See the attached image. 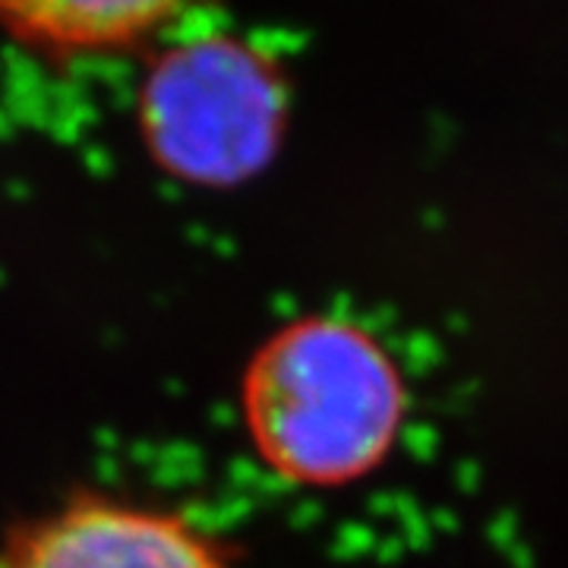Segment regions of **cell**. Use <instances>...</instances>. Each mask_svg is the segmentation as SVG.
Instances as JSON below:
<instances>
[{"mask_svg": "<svg viewBox=\"0 0 568 568\" xmlns=\"http://www.w3.org/2000/svg\"><path fill=\"white\" fill-rule=\"evenodd\" d=\"M244 420L265 467L306 487H338L379 465L405 417L388 354L342 320H301L265 342L244 373Z\"/></svg>", "mask_w": 568, "mask_h": 568, "instance_id": "obj_1", "label": "cell"}, {"mask_svg": "<svg viewBox=\"0 0 568 568\" xmlns=\"http://www.w3.org/2000/svg\"><path fill=\"white\" fill-rule=\"evenodd\" d=\"M149 159L193 186H237L275 159L287 126V82L263 48L205 32L171 41L136 92Z\"/></svg>", "mask_w": 568, "mask_h": 568, "instance_id": "obj_2", "label": "cell"}, {"mask_svg": "<svg viewBox=\"0 0 568 568\" xmlns=\"http://www.w3.org/2000/svg\"><path fill=\"white\" fill-rule=\"evenodd\" d=\"M0 568H231L215 540L178 511L80 496L26 521Z\"/></svg>", "mask_w": 568, "mask_h": 568, "instance_id": "obj_3", "label": "cell"}, {"mask_svg": "<svg viewBox=\"0 0 568 568\" xmlns=\"http://www.w3.org/2000/svg\"><path fill=\"white\" fill-rule=\"evenodd\" d=\"M183 13L178 3H0V36L41 61L73 63L149 48Z\"/></svg>", "mask_w": 568, "mask_h": 568, "instance_id": "obj_4", "label": "cell"}]
</instances>
